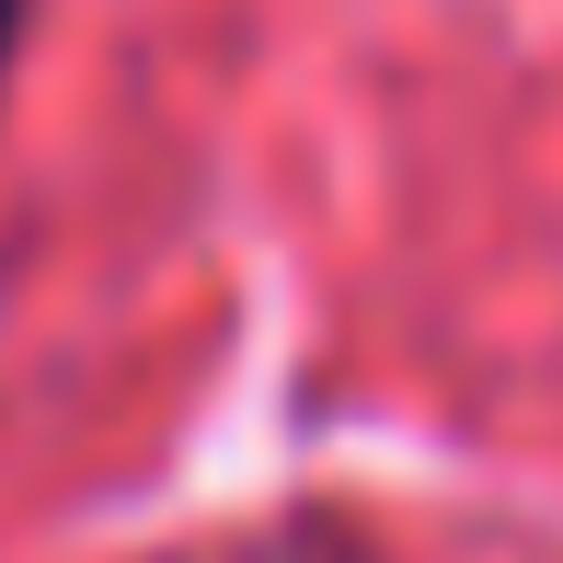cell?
Wrapping results in <instances>:
<instances>
[{
	"label": "cell",
	"mask_w": 563,
	"mask_h": 563,
	"mask_svg": "<svg viewBox=\"0 0 563 563\" xmlns=\"http://www.w3.org/2000/svg\"><path fill=\"white\" fill-rule=\"evenodd\" d=\"M23 35H35V0H0V81H12V58H23Z\"/></svg>",
	"instance_id": "1"
}]
</instances>
